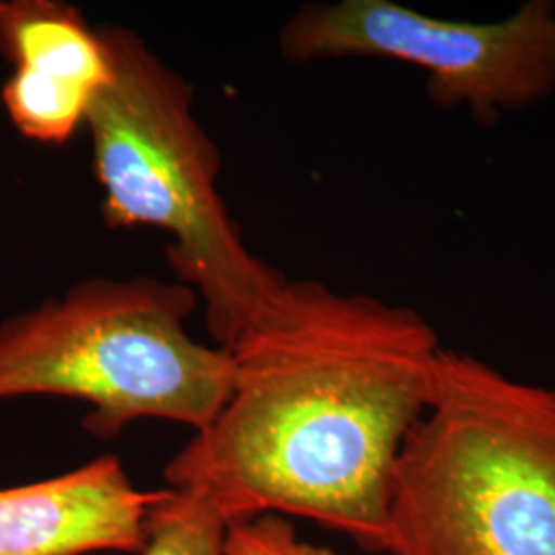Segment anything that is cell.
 Segmentation results:
<instances>
[{"mask_svg":"<svg viewBox=\"0 0 555 555\" xmlns=\"http://www.w3.org/2000/svg\"><path fill=\"white\" fill-rule=\"evenodd\" d=\"M224 350L229 399L171 456L167 488L227 525L298 516L385 554L397 459L437 387L435 325L410 305L286 278Z\"/></svg>","mask_w":555,"mask_h":555,"instance_id":"6da1fadb","label":"cell"},{"mask_svg":"<svg viewBox=\"0 0 555 555\" xmlns=\"http://www.w3.org/2000/svg\"><path fill=\"white\" fill-rule=\"evenodd\" d=\"M112 77L85 130L112 229H157L167 261L204 307L219 348L263 313L286 276L245 243L219 190L222 155L192 85L124 25H100Z\"/></svg>","mask_w":555,"mask_h":555,"instance_id":"7a4b0ae2","label":"cell"},{"mask_svg":"<svg viewBox=\"0 0 555 555\" xmlns=\"http://www.w3.org/2000/svg\"><path fill=\"white\" fill-rule=\"evenodd\" d=\"M387 555H555V389L442 350L405 438Z\"/></svg>","mask_w":555,"mask_h":555,"instance_id":"3957f363","label":"cell"},{"mask_svg":"<svg viewBox=\"0 0 555 555\" xmlns=\"http://www.w3.org/2000/svg\"><path fill=\"white\" fill-rule=\"evenodd\" d=\"M198 295L178 280L93 276L0 321V401L68 397L91 435L140 420L204 430L231 393L233 362L185 327Z\"/></svg>","mask_w":555,"mask_h":555,"instance_id":"277c9868","label":"cell"},{"mask_svg":"<svg viewBox=\"0 0 555 555\" xmlns=\"http://www.w3.org/2000/svg\"><path fill=\"white\" fill-rule=\"evenodd\" d=\"M286 62L393 60L426 75L438 109L496 126L555 93V2L525 0L496 21L444 20L396 0L311 2L278 34Z\"/></svg>","mask_w":555,"mask_h":555,"instance_id":"5b68a950","label":"cell"},{"mask_svg":"<svg viewBox=\"0 0 555 555\" xmlns=\"http://www.w3.org/2000/svg\"><path fill=\"white\" fill-rule=\"evenodd\" d=\"M0 56L13 68L0 101L23 139L66 144L112 77L100 25L64 0H0Z\"/></svg>","mask_w":555,"mask_h":555,"instance_id":"8992f818","label":"cell"},{"mask_svg":"<svg viewBox=\"0 0 555 555\" xmlns=\"http://www.w3.org/2000/svg\"><path fill=\"white\" fill-rule=\"evenodd\" d=\"M167 488L140 490L118 456L0 490V555L140 554Z\"/></svg>","mask_w":555,"mask_h":555,"instance_id":"52a82bcc","label":"cell"},{"mask_svg":"<svg viewBox=\"0 0 555 555\" xmlns=\"http://www.w3.org/2000/svg\"><path fill=\"white\" fill-rule=\"evenodd\" d=\"M224 518L204 500L167 488L151 518V535L137 555H222Z\"/></svg>","mask_w":555,"mask_h":555,"instance_id":"ba28073f","label":"cell"},{"mask_svg":"<svg viewBox=\"0 0 555 555\" xmlns=\"http://www.w3.org/2000/svg\"><path fill=\"white\" fill-rule=\"evenodd\" d=\"M222 555H337L334 550L302 541L295 525L280 515H259L227 527Z\"/></svg>","mask_w":555,"mask_h":555,"instance_id":"9c48e42d","label":"cell"}]
</instances>
